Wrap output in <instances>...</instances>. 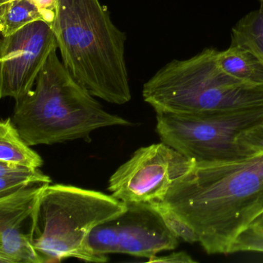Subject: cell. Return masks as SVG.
<instances>
[{"label": "cell", "mask_w": 263, "mask_h": 263, "mask_svg": "<svg viewBox=\"0 0 263 263\" xmlns=\"http://www.w3.org/2000/svg\"><path fill=\"white\" fill-rule=\"evenodd\" d=\"M161 202L197 232L208 254L227 255L238 235L263 215V152L195 163Z\"/></svg>", "instance_id": "cell-1"}, {"label": "cell", "mask_w": 263, "mask_h": 263, "mask_svg": "<svg viewBox=\"0 0 263 263\" xmlns=\"http://www.w3.org/2000/svg\"><path fill=\"white\" fill-rule=\"evenodd\" d=\"M53 30L63 64L90 95L118 105L132 100L127 36L100 0H58Z\"/></svg>", "instance_id": "cell-2"}, {"label": "cell", "mask_w": 263, "mask_h": 263, "mask_svg": "<svg viewBox=\"0 0 263 263\" xmlns=\"http://www.w3.org/2000/svg\"><path fill=\"white\" fill-rule=\"evenodd\" d=\"M11 119L30 146L90 142L93 130L132 124L103 109L66 68L58 50L49 57L33 88L16 101Z\"/></svg>", "instance_id": "cell-3"}, {"label": "cell", "mask_w": 263, "mask_h": 263, "mask_svg": "<svg viewBox=\"0 0 263 263\" xmlns=\"http://www.w3.org/2000/svg\"><path fill=\"white\" fill-rule=\"evenodd\" d=\"M219 50L206 48L186 60H174L143 86L142 96L155 112L197 114L263 107V87L228 74Z\"/></svg>", "instance_id": "cell-4"}, {"label": "cell", "mask_w": 263, "mask_h": 263, "mask_svg": "<svg viewBox=\"0 0 263 263\" xmlns=\"http://www.w3.org/2000/svg\"><path fill=\"white\" fill-rule=\"evenodd\" d=\"M127 204L113 195L65 184H47L33 215L32 242L42 263L77 258L107 262L108 257L93 253L87 238L92 229L120 216Z\"/></svg>", "instance_id": "cell-5"}, {"label": "cell", "mask_w": 263, "mask_h": 263, "mask_svg": "<svg viewBox=\"0 0 263 263\" xmlns=\"http://www.w3.org/2000/svg\"><path fill=\"white\" fill-rule=\"evenodd\" d=\"M161 142L195 163L222 162L253 155L237 138L263 121V107L197 114L156 112Z\"/></svg>", "instance_id": "cell-6"}, {"label": "cell", "mask_w": 263, "mask_h": 263, "mask_svg": "<svg viewBox=\"0 0 263 263\" xmlns=\"http://www.w3.org/2000/svg\"><path fill=\"white\" fill-rule=\"evenodd\" d=\"M195 164L163 142L140 147L111 175L108 190L125 204L162 201Z\"/></svg>", "instance_id": "cell-7"}, {"label": "cell", "mask_w": 263, "mask_h": 263, "mask_svg": "<svg viewBox=\"0 0 263 263\" xmlns=\"http://www.w3.org/2000/svg\"><path fill=\"white\" fill-rule=\"evenodd\" d=\"M58 50L56 35L35 21L0 41V98L19 101L34 87L49 57Z\"/></svg>", "instance_id": "cell-8"}, {"label": "cell", "mask_w": 263, "mask_h": 263, "mask_svg": "<svg viewBox=\"0 0 263 263\" xmlns=\"http://www.w3.org/2000/svg\"><path fill=\"white\" fill-rule=\"evenodd\" d=\"M47 184H33L0 197V263H42L31 234L33 212Z\"/></svg>", "instance_id": "cell-9"}, {"label": "cell", "mask_w": 263, "mask_h": 263, "mask_svg": "<svg viewBox=\"0 0 263 263\" xmlns=\"http://www.w3.org/2000/svg\"><path fill=\"white\" fill-rule=\"evenodd\" d=\"M118 216L120 253L152 259L163 251L174 250L179 238L151 203H132Z\"/></svg>", "instance_id": "cell-10"}, {"label": "cell", "mask_w": 263, "mask_h": 263, "mask_svg": "<svg viewBox=\"0 0 263 263\" xmlns=\"http://www.w3.org/2000/svg\"><path fill=\"white\" fill-rule=\"evenodd\" d=\"M218 61L228 74L247 84L263 87V61L252 52L230 46L218 51Z\"/></svg>", "instance_id": "cell-11"}, {"label": "cell", "mask_w": 263, "mask_h": 263, "mask_svg": "<svg viewBox=\"0 0 263 263\" xmlns=\"http://www.w3.org/2000/svg\"><path fill=\"white\" fill-rule=\"evenodd\" d=\"M0 161L40 168L44 161L18 132L11 118L0 122Z\"/></svg>", "instance_id": "cell-12"}, {"label": "cell", "mask_w": 263, "mask_h": 263, "mask_svg": "<svg viewBox=\"0 0 263 263\" xmlns=\"http://www.w3.org/2000/svg\"><path fill=\"white\" fill-rule=\"evenodd\" d=\"M260 7L241 18L231 33V45L252 52L263 61V0Z\"/></svg>", "instance_id": "cell-13"}, {"label": "cell", "mask_w": 263, "mask_h": 263, "mask_svg": "<svg viewBox=\"0 0 263 263\" xmlns=\"http://www.w3.org/2000/svg\"><path fill=\"white\" fill-rule=\"evenodd\" d=\"M45 21L41 10L30 0H10L0 4V32L7 36L35 21Z\"/></svg>", "instance_id": "cell-14"}, {"label": "cell", "mask_w": 263, "mask_h": 263, "mask_svg": "<svg viewBox=\"0 0 263 263\" xmlns=\"http://www.w3.org/2000/svg\"><path fill=\"white\" fill-rule=\"evenodd\" d=\"M50 183V177L39 168L0 161V197L33 184Z\"/></svg>", "instance_id": "cell-15"}, {"label": "cell", "mask_w": 263, "mask_h": 263, "mask_svg": "<svg viewBox=\"0 0 263 263\" xmlns=\"http://www.w3.org/2000/svg\"><path fill=\"white\" fill-rule=\"evenodd\" d=\"M118 217L95 226L89 234L87 245L95 255L107 257L120 253V229Z\"/></svg>", "instance_id": "cell-16"}, {"label": "cell", "mask_w": 263, "mask_h": 263, "mask_svg": "<svg viewBox=\"0 0 263 263\" xmlns=\"http://www.w3.org/2000/svg\"><path fill=\"white\" fill-rule=\"evenodd\" d=\"M239 252H263V215L251 223L231 245L229 254Z\"/></svg>", "instance_id": "cell-17"}, {"label": "cell", "mask_w": 263, "mask_h": 263, "mask_svg": "<svg viewBox=\"0 0 263 263\" xmlns=\"http://www.w3.org/2000/svg\"><path fill=\"white\" fill-rule=\"evenodd\" d=\"M151 204L159 212L166 224L178 238L189 243L199 242V236L197 232L175 212L166 207L161 201Z\"/></svg>", "instance_id": "cell-18"}, {"label": "cell", "mask_w": 263, "mask_h": 263, "mask_svg": "<svg viewBox=\"0 0 263 263\" xmlns=\"http://www.w3.org/2000/svg\"><path fill=\"white\" fill-rule=\"evenodd\" d=\"M237 143L254 155L263 152V121L240 134Z\"/></svg>", "instance_id": "cell-19"}, {"label": "cell", "mask_w": 263, "mask_h": 263, "mask_svg": "<svg viewBox=\"0 0 263 263\" xmlns=\"http://www.w3.org/2000/svg\"><path fill=\"white\" fill-rule=\"evenodd\" d=\"M41 10L45 18L46 23L53 29L56 19L58 0H30Z\"/></svg>", "instance_id": "cell-20"}, {"label": "cell", "mask_w": 263, "mask_h": 263, "mask_svg": "<svg viewBox=\"0 0 263 263\" xmlns=\"http://www.w3.org/2000/svg\"><path fill=\"white\" fill-rule=\"evenodd\" d=\"M149 262L163 263H195L196 260L194 259L189 253L184 251L181 252H172L167 255L158 256L157 255L152 259L149 260Z\"/></svg>", "instance_id": "cell-21"}, {"label": "cell", "mask_w": 263, "mask_h": 263, "mask_svg": "<svg viewBox=\"0 0 263 263\" xmlns=\"http://www.w3.org/2000/svg\"><path fill=\"white\" fill-rule=\"evenodd\" d=\"M10 0H0V4H4V3L8 2Z\"/></svg>", "instance_id": "cell-22"}]
</instances>
